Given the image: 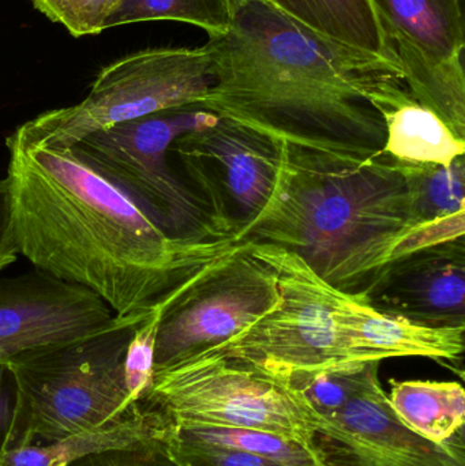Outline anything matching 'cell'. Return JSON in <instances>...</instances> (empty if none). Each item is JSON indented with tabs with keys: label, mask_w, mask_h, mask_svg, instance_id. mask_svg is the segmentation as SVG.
<instances>
[{
	"label": "cell",
	"mask_w": 465,
	"mask_h": 466,
	"mask_svg": "<svg viewBox=\"0 0 465 466\" xmlns=\"http://www.w3.org/2000/svg\"><path fill=\"white\" fill-rule=\"evenodd\" d=\"M248 244L251 255L278 274L281 303L212 350L287 385L299 375L366 363L333 318L327 282L294 252L270 244Z\"/></svg>",
	"instance_id": "obj_8"
},
{
	"label": "cell",
	"mask_w": 465,
	"mask_h": 466,
	"mask_svg": "<svg viewBox=\"0 0 465 466\" xmlns=\"http://www.w3.org/2000/svg\"><path fill=\"white\" fill-rule=\"evenodd\" d=\"M123 0H33L51 21L62 24L74 37L98 35Z\"/></svg>",
	"instance_id": "obj_24"
},
{
	"label": "cell",
	"mask_w": 465,
	"mask_h": 466,
	"mask_svg": "<svg viewBox=\"0 0 465 466\" xmlns=\"http://www.w3.org/2000/svg\"><path fill=\"white\" fill-rule=\"evenodd\" d=\"M250 2V0H228L229 7H231L232 13L237 10L238 7L243 5V3Z\"/></svg>",
	"instance_id": "obj_30"
},
{
	"label": "cell",
	"mask_w": 465,
	"mask_h": 466,
	"mask_svg": "<svg viewBox=\"0 0 465 466\" xmlns=\"http://www.w3.org/2000/svg\"><path fill=\"white\" fill-rule=\"evenodd\" d=\"M167 446L177 466H280L268 460L180 437L169 424Z\"/></svg>",
	"instance_id": "obj_26"
},
{
	"label": "cell",
	"mask_w": 465,
	"mask_h": 466,
	"mask_svg": "<svg viewBox=\"0 0 465 466\" xmlns=\"http://www.w3.org/2000/svg\"><path fill=\"white\" fill-rule=\"evenodd\" d=\"M180 437L243 451L280 466H318L313 451L272 432L234 427H175Z\"/></svg>",
	"instance_id": "obj_21"
},
{
	"label": "cell",
	"mask_w": 465,
	"mask_h": 466,
	"mask_svg": "<svg viewBox=\"0 0 465 466\" xmlns=\"http://www.w3.org/2000/svg\"><path fill=\"white\" fill-rule=\"evenodd\" d=\"M160 307L136 328L128 345L125 377L131 405H136L144 399L153 382L156 331L160 317Z\"/></svg>",
	"instance_id": "obj_25"
},
{
	"label": "cell",
	"mask_w": 465,
	"mask_h": 466,
	"mask_svg": "<svg viewBox=\"0 0 465 466\" xmlns=\"http://www.w3.org/2000/svg\"><path fill=\"white\" fill-rule=\"evenodd\" d=\"M385 51L412 98L465 141L461 0H370Z\"/></svg>",
	"instance_id": "obj_11"
},
{
	"label": "cell",
	"mask_w": 465,
	"mask_h": 466,
	"mask_svg": "<svg viewBox=\"0 0 465 466\" xmlns=\"http://www.w3.org/2000/svg\"><path fill=\"white\" fill-rule=\"evenodd\" d=\"M217 120L197 106L168 109L101 128L71 149L172 241L221 240L207 208L168 157L175 138Z\"/></svg>",
	"instance_id": "obj_5"
},
{
	"label": "cell",
	"mask_w": 465,
	"mask_h": 466,
	"mask_svg": "<svg viewBox=\"0 0 465 466\" xmlns=\"http://www.w3.org/2000/svg\"><path fill=\"white\" fill-rule=\"evenodd\" d=\"M362 295L377 311L414 325L465 328L464 238L393 260Z\"/></svg>",
	"instance_id": "obj_14"
},
{
	"label": "cell",
	"mask_w": 465,
	"mask_h": 466,
	"mask_svg": "<svg viewBox=\"0 0 465 466\" xmlns=\"http://www.w3.org/2000/svg\"><path fill=\"white\" fill-rule=\"evenodd\" d=\"M168 157L207 208L216 231L237 238L267 207L278 169V144L248 126L218 116L182 134Z\"/></svg>",
	"instance_id": "obj_10"
},
{
	"label": "cell",
	"mask_w": 465,
	"mask_h": 466,
	"mask_svg": "<svg viewBox=\"0 0 465 466\" xmlns=\"http://www.w3.org/2000/svg\"><path fill=\"white\" fill-rule=\"evenodd\" d=\"M5 145L19 254L92 290L116 317L152 314L238 244L172 241L70 147L30 144L16 133Z\"/></svg>",
	"instance_id": "obj_2"
},
{
	"label": "cell",
	"mask_w": 465,
	"mask_h": 466,
	"mask_svg": "<svg viewBox=\"0 0 465 466\" xmlns=\"http://www.w3.org/2000/svg\"><path fill=\"white\" fill-rule=\"evenodd\" d=\"M278 144L272 196L237 243L294 252L347 293L365 292L385 266L412 254L409 187L395 158Z\"/></svg>",
	"instance_id": "obj_3"
},
{
	"label": "cell",
	"mask_w": 465,
	"mask_h": 466,
	"mask_svg": "<svg viewBox=\"0 0 465 466\" xmlns=\"http://www.w3.org/2000/svg\"><path fill=\"white\" fill-rule=\"evenodd\" d=\"M390 407L412 431L434 443L463 434L465 391L461 383L390 380Z\"/></svg>",
	"instance_id": "obj_19"
},
{
	"label": "cell",
	"mask_w": 465,
	"mask_h": 466,
	"mask_svg": "<svg viewBox=\"0 0 465 466\" xmlns=\"http://www.w3.org/2000/svg\"><path fill=\"white\" fill-rule=\"evenodd\" d=\"M379 363L381 361L344 364L313 374L299 375L292 378L288 386L300 394L319 418H325L346 407Z\"/></svg>",
	"instance_id": "obj_23"
},
{
	"label": "cell",
	"mask_w": 465,
	"mask_h": 466,
	"mask_svg": "<svg viewBox=\"0 0 465 466\" xmlns=\"http://www.w3.org/2000/svg\"><path fill=\"white\" fill-rule=\"evenodd\" d=\"M281 303L276 271L248 243L209 263L160 307L155 372L218 347Z\"/></svg>",
	"instance_id": "obj_9"
},
{
	"label": "cell",
	"mask_w": 465,
	"mask_h": 466,
	"mask_svg": "<svg viewBox=\"0 0 465 466\" xmlns=\"http://www.w3.org/2000/svg\"><path fill=\"white\" fill-rule=\"evenodd\" d=\"M395 161L409 187L412 235L420 232L425 248L464 238V156L448 167Z\"/></svg>",
	"instance_id": "obj_16"
},
{
	"label": "cell",
	"mask_w": 465,
	"mask_h": 466,
	"mask_svg": "<svg viewBox=\"0 0 465 466\" xmlns=\"http://www.w3.org/2000/svg\"><path fill=\"white\" fill-rule=\"evenodd\" d=\"M152 314L117 317L100 333L13 359L8 364L21 399L19 446L93 431L123 418L134 407L125 377L128 345Z\"/></svg>",
	"instance_id": "obj_4"
},
{
	"label": "cell",
	"mask_w": 465,
	"mask_h": 466,
	"mask_svg": "<svg viewBox=\"0 0 465 466\" xmlns=\"http://www.w3.org/2000/svg\"><path fill=\"white\" fill-rule=\"evenodd\" d=\"M21 445V399L10 364H0V461Z\"/></svg>",
	"instance_id": "obj_28"
},
{
	"label": "cell",
	"mask_w": 465,
	"mask_h": 466,
	"mask_svg": "<svg viewBox=\"0 0 465 466\" xmlns=\"http://www.w3.org/2000/svg\"><path fill=\"white\" fill-rule=\"evenodd\" d=\"M228 0H123L106 29L149 21H177L201 27L207 35L226 32L231 24Z\"/></svg>",
	"instance_id": "obj_22"
},
{
	"label": "cell",
	"mask_w": 465,
	"mask_h": 466,
	"mask_svg": "<svg viewBox=\"0 0 465 466\" xmlns=\"http://www.w3.org/2000/svg\"><path fill=\"white\" fill-rule=\"evenodd\" d=\"M168 431L157 412L138 402L119 420L93 431L11 449L0 466H70L97 451L166 440Z\"/></svg>",
	"instance_id": "obj_18"
},
{
	"label": "cell",
	"mask_w": 465,
	"mask_h": 466,
	"mask_svg": "<svg viewBox=\"0 0 465 466\" xmlns=\"http://www.w3.org/2000/svg\"><path fill=\"white\" fill-rule=\"evenodd\" d=\"M213 84L204 46L145 49L104 67L81 103L45 112L15 133L30 144L71 149L101 128L168 109L199 106Z\"/></svg>",
	"instance_id": "obj_7"
},
{
	"label": "cell",
	"mask_w": 465,
	"mask_h": 466,
	"mask_svg": "<svg viewBox=\"0 0 465 466\" xmlns=\"http://www.w3.org/2000/svg\"><path fill=\"white\" fill-rule=\"evenodd\" d=\"M116 320L92 290L45 271L0 277V364L93 336Z\"/></svg>",
	"instance_id": "obj_13"
},
{
	"label": "cell",
	"mask_w": 465,
	"mask_h": 466,
	"mask_svg": "<svg viewBox=\"0 0 465 466\" xmlns=\"http://www.w3.org/2000/svg\"><path fill=\"white\" fill-rule=\"evenodd\" d=\"M70 466H177L166 440L150 441L127 448L89 454Z\"/></svg>",
	"instance_id": "obj_27"
},
{
	"label": "cell",
	"mask_w": 465,
	"mask_h": 466,
	"mask_svg": "<svg viewBox=\"0 0 465 466\" xmlns=\"http://www.w3.org/2000/svg\"><path fill=\"white\" fill-rule=\"evenodd\" d=\"M204 49L215 84L199 108L278 142L359 158L384 153L374 98L406 85L392 60L325 37L268 0L243 3Z\"/></svg>",
	"instance_id": "obj_1"
},
{
	"label": "cell",
	"mask_w": 465,
	"mask_h": 466,
	"mask_svg": "<svg viewBox=\"0 0 465 466\" xmlns=\"http://www.w3.org/2000/svg\"><path fill=\"white\" fill-rule=\"evenodd\" d=\"M308 29L352 48L389 56L370 0H268ZM390 60V59H389ZM393 62V60H392Z\"/></svg>",
	"instance_id": "obj_20"
},
{
	"label": "cell",
	"mask_w": 465,
	"mask_h": 466,
	"mask_svg": "<svg viewBox=\"0 0 465 466\" xmlns=\"http://www.w3.org/2000/svg\"><path fill=\"white\" fill-rule=\"evenodd\" d=\"M333 318L366 361L390 358H426L461 363L465 328L434 329L414 325L377 311L362 293H347L327 282Z\"/></svg>",
	"instance_id": "obj_15"
},
{
	"label": "cell",
	"mask_w": 465,
	"mask_h": 466,
	"mask_svg": "<svg viewBox=\"0 0 465 466\" xmlns=\"http://www.w3.org/2000/svg\"><path fill=\"white\" fill-rule=\"evenodd\" d=\"M379 370L346 407L319 420L310 446L318 466H465L464 432L434 443L409 430L390 407Z\"/></svg>",
	"instance_id": "obj_12"
},
{
	"label": "cell",
	"mask_w": 465,
	"mask_h": 466,
	"mask_svg": "<svg viewBox=\"0 0 465 466\" xmlns=\"http://www.w3.org/2000/svg\"><path fill=\"white\" fill-rule=\"evenodd\" d=\"M374 106L384 119V153L389 157L448 167L465 155V141L412 98L406 85L385 90L374 98Z\"/></svg>",
	"instance_id": "obj_17"
},
{
	"label": "cell",
	"mask_w": 465,
	"mask_h": 466,
	"mask_svg": "<svg viewBox=\"0 0 465 466\" xmlns=\"http://www.w3.org/2000/svg\"><path fill=\"white\" fill-rule=\"evenodd\" d=\"M19 252L14 238L13 188L8 177L0 179V271L15 262Z\"/></svg>",
	"instance_id": "obj_29"
},
{
	"label": "cell",
	"mask_w": 465,
	"mask_h": 466,
	"mask_svg": "<svg viewBox=\"0 0 465 466\" xmlns=\"http://www.w3.org/2000/svg\"><path fill=\"white\" fill-rule=\"evenodd\" d=\"M139 404L171 426L258 430L308 448L321 420L286 382L216 350L155 372Z\"/></svg>",
	"instance_id": "obj_6"
}]
</instances>
